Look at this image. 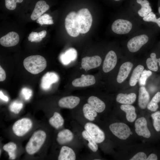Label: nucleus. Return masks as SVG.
<instances>
[{
    "label": "nucleus",
    "mask_w": 160,
    "mask_h": 160,
    "mask_svg": "<svg viewBox=\"0 0 160 160\" xmlns=\"http://www.w3.org/2000/svg\"><path fill=\"white\" fill-rule=\"evenodd\" d=\"M142 25L140 20L128 8L122 9L119 17L111 25V30L116 34L128 37L140 28Z\"/></svg>",
    "instance_id": "f257e3e1"
},
{
    "label": "nucleus",
    "mask_w": 160,
    "mask_h": 160,
    "mask_svg": "<svg viewBox=\"0 0 160 160\" xmlns=\"http://www.w3.org/2000/svg\"><path fill=\"white\" fill-rule=\"evenodd\" d=\"M156 30L147 27H141L126 40V46L130 53L137 52L155 37Z\"/></svg>",
    "instance_id": "f03ea898"
},
{
    "label": "nucleus",
    "mask_w": 160,
    "mask_h": 160,
    "mask_svg": "<svg viewBox=\"0 0 160 160\" xmlns=\"http://www.w3.org/2000/svg\"><path fill=\"white\" fill-rule=\"evenodd\" d=\"M23 65L27 71L31 73L36 74L43 71L47 66V61L40 55H31L24 59Z\"/></svg>",
    "instance_id": "7ed1b4c3"
},
{
    "label": "nucleus",
    "mask_w": 160,
    "mask_h": 160,
    "mask_svg": "<svg viewBox=\"0 0 160 160\" xmlns=\"http://www.w3.org/2000/svg\"><path fill=\"white\" fill-rule=\"evenodd\" d=\"M127 8L140 21L152 11L148 0H129Z\"/></svg>",
    "instance_id": "20e7f679"
},
{
    "label": "nucleus",
    "mask_w": 160,
    "mask_h": 160,
    "mask_svg": "<svg viewBox=\"0 0 160 160\" xmlns=\"http://www.w3.org/2000/svg\"><path fill=\"white\" fill-rule=\"evenodd\" d=\"M46 137V133L43 130H39L34 132L26 145L27 153L32 155L37 152L44 143Z\"/></svg>",
    "instance_id": "39448f33"
},
{
    "label": "nucleus",
    "mask_w": 160,
    "mask_h": 160,
    "mask_svg": "<svg viewBox=\"0 0 160 160\" xmlns=\"http://www.w3.org/2000/svg\"><path fill=\"white\" fill-rule=\"evenodd\" d=\"M77 18L80 33H85L90 30L92 23L91 14L87 8L79 10L78 12Z\"/></svg>",
    "instance_id": "423d86ee"
},
{
    "label": "nucleus",
    "mask_w": 160,
    "mask_h": 160,
    "mask_svg": "<svg viewBox=\"0 0 160 160\" xmlns=\"http://www.w3.org/2000/svg\"><path fill=\"white\" fill-rule=\"evenodd\" d=\"M65 25L66 30L69 35L76 37L79 35L80 33L76 12H71L67 15L65 19Z\"/></svg>",
    "instance_id": "0eeeda50"
},
{
    "label": "nucleus",
    "mask_w": 160,
    "mask_h": 160,
    "mask_svg": "<svg viewBox=\"0 0 160 160\" xmlns=\"http://www.w3.org/2000/svg\"><path fill=\"white\" fill-rule=\"evenodd\" d=\"M109 128L114 135L121 140L127 139L130 136L131 132L129 127L123 123H113L110 125Z\"/></svg>",
    "instance_id": "6e6552de"
},
{
    "label": "nucleus",
    "mask_w": 160,
    "mask_h": 160,
    "mask_svg": "<svg viewBox=\"0 0 160 160\" xmlns=\"http://www.w3.org/2000/svg\"><path fill=\"white\" fill-rule=\"evenodd\" d=\"M32 122L28 118H23L16 121L13 125L12 131L17 136L20 137L26 134L31 129Z\"/></svg>",
    "instance_id": "1a4fd4ad"
},
{
    "label": "nucleus",
    "mask_w": 160,
    "mask_h": 160,
    "mask_svg": "<svg viewBox=\"0 0 160 160\" xmlns=\"http://www.w3.org/2000/svg\"><path fill=\"white\" fill-rule=\"evenodd\" d=\"M84 128L97 143H101L105 140L104 133L95 124L91 122L87 123Z\"/></svg>",
    "instance_id": "9d476101"
},
{
    "label": "nucleus",
    "mask_w": 160,
    "mask_h": 160,
    "mask_svg": "<svg viewBox=\"0 0 160 160\" xmlns=\"http://www.w3.org/2000/svg\"><path fill=\"white\" fill-rule=\"evenodd\" d=\"M135 131L139 136L146 138L150 137L151 132L147 127V121L145 118L137 119L135 121Z\"/></svg>",
    "instance_id": "9b49d317"
},
{
    "label": "nucleus",
    "mask_w": 160,
    "mask_h": 160,
    "mask_svg": "<svg viewBox=\"0 0 160 160\" xmlns=\"http://www.w3.org/2000/svg\"><path fill=\"white\" fill-rule=\"evenodd\" d=\"M117 61V57L115 52L111 50L106 55L103 64V70L105 73H108L115 67Z\"/></svg>",
    "instance_id": "f8f14e48"
},
{
    "label": "nucleus",
    "mask_w": 160,
    "mask_h": 160,
    "mask_svg": "<svg viewBox=\"0 0 160 160\" xmlns=\"http://www.w3.org/2000/svg\"><path fill=\"white\" fill-rule=\"evenodd\" d=\"M101 62L102 59L99 56L86 57L82 59L81 66L83 69L87 71L99 66Z\"/></svg>",
    "instance_id": "ddd939ff"
},
{
    "label": "nucleus",
    "mask_w": 160,
    "mask_h": 160,
    "mask_svg": "<svg viewBox=\"0 0 160 160\" xmlns=\"http://www.w3.org/2000/svg\"><path fill=\"white\" fill-rule=\"evenodd\" d=\"M20 40L19 35L14 31L10 32L0 39V44L5 47H11L16 45Z\"/></svg>",
    "instance_id": "4468645a"
},
{
    "label": "nucleus",
    "mask_w": 160,
    "mask_h": 160,
    "mask_svg": "<svg viewBox=\"0 0 160 160\" xmlns=\"http://www.w3.org/2000/svg\"><path fill=\"white\" fill-rule=\"evenodd\" d=\"M59 77L57 75L53 72H48L46 73L42 78L41 86L44 90L48 89L53 83L57 81Z\"/></svg>",
    "instance_id": "2eb2a0df"
},
{
    "label": "nucleus",
    "mask_w": 160,
    "mask_h": 160,
    "mask_svg": "<svg viewBox=\"0 0 160 160\" xmlns=\"http://www.w3.org/2000/svg\"><path fill=\"white\" fill-rule=\"evenodd\" d=\"M80 101V99L78 97L71 96L61 98L58 101V104L61 108L72 109L78 105Z\"/></svg>",
    "instance_id": "dca6fc26"
},
{
    "label": "nucleus",
    "mask_w": 160,
    "mask_h": 160,
    "mask_svg": "<svg viewBox=\"0 0 160 160\" xmlns=\"http://www.w3.org/2000/svg\"><path fill=\"white\" fill-rule=\"evenodd\" d=\"M95 82V79L93 76L83 75L81 77L74 80L72 82V84L75 87H85L93 85Z\"/></svg>",
    "instance_id": "f3484780"
},
{
    "label": "nucleus",
    "mask_w": 160,
    "mask_h": 160,
    "mask_svg": "<svg viewBox=\"0 0 160 160\" xmlns=\"http://www.w3.org/2000/svg\"><path fill=\"white\" fill-rule=\"evenodd\" d=\"M49 9V6L45 1L40 0L36 4L35 7L31 16L32 20H37Z\"/></svg>",
    "instance_id": "a211bd4d"
},
{
    "label": "nucleus",
    "mask_w": 160,
    "mask_h": 160,
    "mask_svg": "<svg viewBox=\"0 0 160 160\" xmlns=\"http://www.w3.org/2000/svg\"><path fill=\"white\" fill-rule=\"evenodd\" d=\"M130 62H126L120 66L117 77L116 80L119 83L123 82L127 78L133 67Z\"/></svg>",
    "instance_id": "6ab92c4d"
},
{
    "label": "nucleus",
    "mask_w": 160,
    "mask_h": 160,
    "mask_svg": "<svg viewBox=\"0 0 160 160\" xmlns=\"http://www.w3.org/2000/svg\"><path fill=\"white\" fill-rule=\"evenodd\" d=\"M142 25L152 28L153 24L156 25L160 28V17L157 18L156 15L152 11L141 20Z\"/></svg>",
    "instance_id": "aec40b11"
},
{
    "label": "nucleus",
    "mask_w": 160,
    "mask_h": 160,
    "mask_svg": "<svg viewBox=\"0 0 160 160\" xmlns=\"http://www.w3.org/2000/svg\"><path fill=\"white\" fill-rule=\"evenodd\" d=\"M87 102L97 113L102 112L105 109V103L97 97L93 96L90 97L87 100Z\"/></svg>",
    "instance_id": "412c9836"
},
{
    "label": "nucleus",
    "mask_w": 160,
    "mask_h": 160,
    "mask_svg": "<svg viewBox=\"0 0 160 160\" xmlns=\"http://www.w3.org/2000/svg\"><path fill=\"white\" fill-rule=\"evenodd\" d=\"M76 159L75 153L72 148L66 146L61 148L58 156V160H75Z\"/></svg>",
    "instance_id": "4be33fe9"
},
{
    "label": "nucleus",
    "mask_w": 160,
    "mask_h": 160,
    "mask_svg": "<svg viewBox=\"0 0 160 160\" xmlns=\"http://www.w3.org/2000/svg\"><path fill=\"white\" fill-rule=\"evenodd\" d=\"M150 99V96L148 92L144 87L139 88L138 103L139 107L141 109H145L146 108Z\"/></svg>",
    "instance_id": "5701e85b"
},
{
    "label": "nucleus",
    "mask_w": 160,
    "mask_h": 160,
    "mask_svg": "<svg viewBox=\"0 0 160 160\" xmlns=\"http://www.w3.org/2000/svg\"><path fill=\"white\" fill-rule=\"evenodd\" d=\"M72 132L69 129H66L60 131L58 134L57 141L60 145H63L71 141L73 139Z\"/></svg>",
    "instance_id": "b1692460"
},
{
    "label": "nucleus",
    "mask_w": 160,
    "mask_h": 160,
    "mask_svg": "<svg viewBox=\"0 0 160 160\" xmlns=\"http://www.w3.org/2000/svg\"><path fill=\"white\" fill-rule=\"evenodd\" d=\"M77 52L73 48H70L60 56L61 62L64 65H67L76 58Z\"/></svg>",
    "instance_id": "393cba45"
},
{
    "label": "nucleus",
    "mask_w": 160,
    "mask_h": 160,
    "mask_svg": "<svg viewBox=\"0 0 160 160\" xmlns=\"http://www.w3.org/2000/svg\"><path fill=\"white\" fill-rule=\"evenodd\" d=\"M120 108L126 113V118L128 121L132 122L135 120L137 115L135 108L133 106L129 104H123L121 105Z\"/></svg>",
    "instance_id": "a878e982"
},
{
    "label": "nucleus",
    "mask_w": 160,
    "mask_h": 160,
    "mask_svg": "<svg viewBox=\"0 0 160 160\" xmlns=\"http://www.w3.org/2000/svg\"><path fill=\"white\" fill-rule=\"evenodd\" d=\"M136 99V95L135 93H132L128 94L120 93L117 95L116 101L123 104L131 105L135 101Z\"/></svg>",
    "instance_id": "bb28decb"
},
{
    "label": "nucleus",
    "mask_w": 160,
    "mask_h": 160,
    "mask_svg": "<svg viewBox=\"0 0 160 160\" xmlns=\"http://www.w3.org/2000/svg\"><path fill=\"white\" fill-rule=\"evenodd\" d=\"M144 69V67L143 65H139L134 69L129 81V84L131 86H134L136 85Z\"/></svg>",
    "instance_id": "cd10ccee"
},
{
    "label": "nucleus",
    "mask_w": 160,
    "mask_h": 160,
    "mask_svg": "<svg viewBox=\"0 0 160 160\" xmlns=\"http://www.w3.org/2000/svg\"><path fill=\"white\" fill-rule=\"evenodd\" d=\"M83 111L84 117L89 121H94L97 116V112L88 103L84 105Z\"/></svg>",
    "instance_id": "c85d7f7f"
},
{
    "label": "nucleus",
    "mask_w": 160,
    "mask_h": 160,
    "mask_svg": "<svg viewBox=\"0 0 160 160\" xmlns=\"http://www.w3.org/2000/svg\"><path fill=\"white\" fill-rule=\"evenodd\" d=\"M50 124L55 128L57 129L64 124V120L61 115L57 112H55L53 115L49 120Z\"/></svg>",
    "instance_id": "c756f323"
},
{
    "label": "nucleus",
    "mask_w": 160,
    "mask_h": 160,
    "mask_svg": "<svg viewBox=\"0 0 160 160\" xmlns=\"http://www.w3.org/2000/svg\"><path fill=\"white\" fill-rule=\"evenodd\" d=\"M17 148L16 144L13 142H9L3 147V149L7 152L9 156V159L11 160L15 159L16 157L15 150Z\"/></svg>",
    "instance_id": "7c9ffc66"
},
{
    "label": "nucleus",
    "mask_w": 160,
    "mask_h": 160,
    "mask_svg": "<svg viewBox=\"0 0 160 160\" xmlns=\"http://www.w3.org/2000/svg\"><path fill=\"white\" fill-rule=\"evenodd\" d=\"M83 137L88 141V146L89 148L93 152H96L98 149L97 143L88 133L85 130L82 132Z\"/></svg>",
    "instance_id": "2f4dec72"
},
{
    "label": "nucleus",
    "mask_w": 160,
    "mask_h": 160,
    "mask_svg": "<svg viewBox=\"0 0 160 160\" xmlns=\"http://www.w3.org/2000/svg\"><path fill=\"white\" fill-rule=\"evenodd\" d=\"M37 23L41 25H51L54 23L52 17L47 14H44L37 19Z\"/></svg>",
    "instance_id": "473e14b6"
},
{
    "label": "nucleus",
    "mask_w": 160,
    "mask_h": 160,
    "mask_svg": "<svg viewBox=\"0 0 160 160\" xmlns=\"http://www.w3.org/2000/svg\"><path fill=\"white\" fill-rule=\"evenodd\" d=\"M151 117L153 119V125L156 130L160 131V111H157L152 114Z\"/></svg>",
    "instance_id": "72a5a7b5"
},
{
    "label": "nucleus",
    "mask_w": 160,
    "mask_h": 160,
    "mask_svg": "<svg viewBox=\"0 0 160 160\" xmlns=\"http://www.w3.org/2000/svg\"><path fill=\"white\" fill-rule=\"evenodd\" d=\"M152 74V72L149 70H144L142 72L139 79V84L140 86L145 84L147 78Z\"/></svg>",
    "instance_id": "f704fd0d"
},
{
    "label": "nucleus",
    "mask_w": 160,
    "mask_h": 160,
    "mask_svg": "<svg viewBox=\"0 0 160 160\" xmlns=\"http://www.w3.org/2000/svg\"><path fill=\"white\" fill-rule=\"evenodd\" d=\"M23 104L22 103L15 101L12 103L9 106L10 111L15 114H18L22 108Z\"/></svg>",
    "instance_id": "c9c22d12"
},
{
    "label": "nucleus",
    "mask_w": 160,
    "mask_h": 160,
    "mask_svg": "<svg viewBox=\"0 0 160 160\" xmlns=\"http://www.w3.org/2000/svg\"><path fill=\"white\" fill-rule=\"evenodd\" d=\"M146 65L148 68L150 70L156 71L158 70L157 63L151 57L148 58L146 61Z\"/></svg>",
    "instance_id": "e433bc0d"
},
{
    "label": "nucleus",
    "mask_w": 160,
    "mask_h": 160,
    "mask_svg": "<svg viewBox=\"0 0 160 160\" xmlns=\"http://www.w3.org/2000/svg\"><path fill=\"white\" fill-rule=\"evenodd\" d=\"M23 0H5V5L6 8L9 10H13L16 7L17 3H21Z\"/></svg>",
    "instance_id": "4c0bfd02"
},
{
    "label": "nucleus",
    "mask_w": 160,
    "mask_h": 160,
    "mask_svg": "<svg viewBox=\"0 0 160 160\" xmlns=\"http://www.w3.org/2000/svg\"><path fill=\"white\" fill-rule=\"evenodd\" d=\"M28 39L31 42H38L41 41L42 38L40 37L39 33L32 32L29 34Z\"/></svg>",
    "instance_id": "58836bf2"
},
{
    "label": "nucleus",
    "mask_w": 160,
    "mask_h": 160,
    "mask_svg": "<svg viewBox=\"0 0 160 160\" xmlns=\"http://www.w3.org/2000/svg\"><path fill=\"white\" fill-rule=\"evenodd\" d=\"M147 158L146 154L142 152H138L130 160H145Z\"/></svg>",
    "instance_id": "ea45409f"
},
{
    "label": "nucleus",
    "mask_w": 160,
    "mask_h": 160,
    "mask_svg": "<svg viewBox=\"0 0 160 160\" xmlns=\"http://www.w3.org/2000/svg\"><path fill=\"white\" fill-rule=\"evenodd\" d=\"M22 93L25 100H28L32 95V92L31 90L26 88H23Z\"/></svg>",
    "instance_id": "a19ab883"
},
{
    "label": "nucleus",
    "mask_w": 160,
    "mask_h": 160,
    "mask_svg": "<svg viewBox=\"0 0 160 160\" xmlns=\"http://www.w3.org/2000/svg\"><path fill=\"white\" fill-rule=\"evenodd\" d=\"M159 108V105L157 103L150 102L147 105L148 110L152 111H155Z\"/></svg>",
    "instance_id": "79ce46f5"
},
{
    "label": "nucleus",
    "mask_w": 160,
    "mask_h": 160,
    "mask_svg": "<svg viewBox=\"0 0 160 160\" xmlns=\"http://www.w3.org/2000/svg\"><path fill=\"white\" fill-rule=\"evenodd\" d=\"M160 101V92H158L153 97L150 102L158 104Z\"/></svg>",
    "instance_id": "37998d69"
},
{
    "label": "nucleus",
    "mask_w": 160,
    "mask_h": 160,
    "mask_svg": "<svg viewBox=\"0 0 160 160\" xmlns=\"http://www.w3.org/2000/svg\"><path fill=\"white\" fill-rule=\"evenodd\" d=\"M6 78V74L5 71L0 66V81H4Z\"/></svg>",
    "instance_id": "c03bdc74"
},
{
    "label": "nucleus",
    "mask_w": 160,
    "mask_h": 160,
    "mask_svg": "<svg viewBox=\"0 0 160 160\" xmlns=\"http://www.w3.org/2000/svg\"><path fill=\"white\" fill-rule=\"evenodd\" d=\"M150 57L153 59L157 63H158L160 66V57L159 58H157L156 57V54L154 52H152L150 54Z\"/></svg>",
    "instance_id": "a18cd8bd"
},
{
    "label": "nucleus",
    "mask_w": 160,
    "mask_h": 160,
    "mask_svg": "<svg viewBox=\"0 0 160 160\" xmlns=\"http://www.w3.org/2000/svg\"><path fill=\"white\" fill-rule=\"evenodd\" d=\"M157 156L154 153L150 154L146 159V160H157Z\"/></svg>",
    "instance_id": "49530a36"
},
{
    "label": "nucleus",
    "mask_w": 160,
    "mask_h": 160,
    "mask_svg": "<svg viewBox=\"0 0 160 160\" xmlns=\"http://www.w3.org/2000/svg\"><path fill=\"white\" fill-rule=\"evenodd\" d=\"M0 98L1 99L6 102H7L9 100L8 97L5 95L1 90L0 91Z\"/></svg>",
    "instance_id": "de8ad7c7"
},
{
    "label": "nucleus",
    "mask_w": 160,
    "mask_h": 160,
    "mask_svg": "<svg viewBox=\"0 0 160 160\" xmlns=\"http://www.w3.org/2000/svg\"><path fill=\"white\" fill-rule=\"evenodd\" d=\"M39 33L40 37L43 38L45 37L47 34V31L45 30H43Z\"/></svg>",
    "instance_id": "09e8293b"
},
{
    "label": "nucleus",
    "mask_w": 160,
    "mask_h": 160,
    "mask_svg": "<svg viewBox=\"0 0 160 160\" xmlns=\"http://www.w3.org/2000/svg\"><path fill=\"white\" fill-rule=\"evenodd\" d=\"M158 11L159 14L160 15V6H159L158 7Z\"/></svg>",
    "instance_id": "8fccbe9b"
},
{
    "label": "nucleus",
    "mask_w": 160,
    "mask_h": 160,
    "mask_svg": "<svg viewBox=\"0 0 160 160\" xmlns=\"http://www.w3.org/2000/svg\"><path fill=\"white\" fill-rule=\"evenodd\" d=\"M113 1H117V2H121L122 1H123L124 0H113Z\"/></svg>",
    "instance_id": "3c124183"
}]
</instances>
